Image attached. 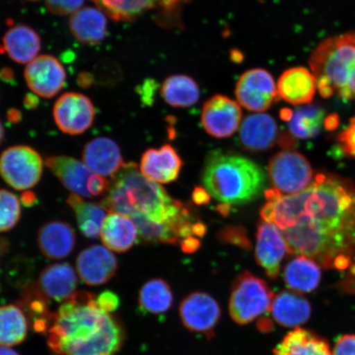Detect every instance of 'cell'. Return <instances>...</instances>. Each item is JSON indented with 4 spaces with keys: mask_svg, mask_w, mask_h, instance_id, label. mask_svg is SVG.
I'll list each match as a JSON object with an SVG mask.
<instances>
[{
    "mask_svg": "<svg viewBox=\"0 0 355 355\" xmlns=\"http://www.w3.org/2000/svg\"><path fill=\"white\" fill-rule=\"evenodd\" d=\"M41 38L28 26L17 25L8 31L0 46L10 59L19 64H29L41 51Z\"/></svg>",
    "mask_w": 355,
    "mask_h": 355,
    "instance_id": "25",
    "label": "cell"
},
{
    "mask_svg": "<svg viewBox=\"0 0 355 355\" xmlns=\"http://www.w3.org/2000/svg\"><path fill=\"white\" fill-rule=\"evenodd\" d=\"M317 88L313 73L303 67H294L286 70L277 83L279 98L294 105L310 103Z\"/></svg>",
    "mask_w": 355,
    "mask_h": 355,
    "instance_id": "22",
    "label": "cell"
},
{
    "mask_svg": "<svg viewBox=\"0 0 355 355\" xmlns=\"http://www.w3.org/2000/svg\"><path fill=\"white\" fill-rule=\"evenodd\" d=\"M164 101L176 108H188L200 98L198 84L193 78L184 74H175L163 82L161 89Z\"/></svg>",
    "mask_w": 355,
    "mask_h": 355,
    "instance_id": "30",
    "label": "cell"
},
{
    "mask_svg": "<svg viewBox=\"0 0 355 355\" xmlns=\"http://www.w3.org/2000/svg\"><path fill=\"white\" fill-rule=\"evenodd\" d=\"M37 286L47 299L64 303L76 293L78 273L69 263L49 265L40 273Z\"/></svg>",
    "mask_w": 355,
    "mask_h": 355,
    "instance_id": "19",
    "label": "cell"
},
{
    "mask_svg": "<svg viewBox=\"0 0 355 355\" xmlns=\"http://www.w3.org/2000/svg\"><path fill=\"white\" fill-rule=\"evenodd\" d=\"M78 79L79 83L81 84V85H83V87H88L91 85L92 77L90 76V75L87 73L80 75Z\"/></svg>",
    "mask_w": 355,
    "mask_h": 355,
    "instance_id": "47",
    "label": "cell"
},
{
    "mask_svg": "<svg viewBox=\"0 0 355 355\" xmlns=\"http://www.w3.org/2000/svg\"><path fill=\"white\" fill-rule=\"evenodd\" d=\"M24 76L31 91L43 98L55 96L66 82L65 69L54 56L40 55L26 67Z\"/></svg>",
    "mask_w": 355,
    "mask_h": 355,
    "instance_id": "14",
    "label": "cell"
},
{
    "mask_svg": "<svg viewBox=\"0 0 355 355\" xmlns=\"http://www.w3.org/2000/svg\"><path fill=\"white\" fill-rule=\"evenodd\" d=\"M76 270L84 284L89 286H99L115 276L118 261L109 248L96 244L80 252L76 260Z\"/></svg>",
    "mask_w": 355,
    "mask_h": 355,
    "instance_id": "15",
    "label": "cell"
},
{
    "mask_svg": "<svg viewBox=\"0 0 355 355\" xmlns=\"http://www.w3.org/2000/svg\"><path fill=\"white\" fill-rule=\"evenodd\" d=\"M268 173L274 189L286 195L299 193L308 189L314 179L308 159L291 150L274 155L270 159Z\"/></svg>",
    "mask_w": 355,
    "mask_h": 355,
    "instance_id": "9",
    "label": "cell"
},
{
    "mask_svg": "<svg viewBox=\"0 0 355 355\" xmlns=\"http://www.w3.org/2000/svg\"><path fill=\"white\" fill-rule=\"evenodd\" d=\"M340 97L347 101L355 100V63L352 74H350L348 80L347 85H346L345 91Z\"/></svg>",
    "mask_w": 355,
    "mask_h": 355,
    "instance_id": "44",
    "label": "cell"
},
{
    "mask_svg": "<svg viewBox=\"0 0 355 355\" xmlns=\"http://www.w3.org/2000/svg\"><path fill=\"white\" fill-rule=\"evenodd\" d=\"M242 110L236 101L223 95H216L205 102L201 121L204 130L216 139H227L238 130Z\"/></svg>",
    "mask_w": 355,
    "mask_h": 355,
    "instance_id": "13",
    "label": "cell"
},
{
    "mask_svg": "<svg viewBox=\"0 0 355 355\" xmlns=\"http://www.w3.org/2000/svg\"><path fill=\"white\" fill-rule=\"evenodd\" d=\"M193 200L197 205H206L211 201V195L206 189L195 188L192 194Z\"/></svg>",
    "mask_w": 355,
    "mask_h": 355,
    "instance_id": "43",
    "label": "cell"
},
{
    "mask_svg": "<svg viewBox=\"0 0 355 355\" xmlns=\"http://www.w3.org/2000/svg\"><path fill=\"white\" fill-rule=\"evenodd\" d=\"M67 203L72 208L80 232L88 239H96L101 235L106 211L101 204L86 202L76 194H70Z\"/></svg>",
    "mask_w": 355,
    "mask_h": 355,
    "instance_id": "29",
    "label": "cell"
},
{
    "mask_svg": "<svg viewBox=\"0 0 355 355\" xmlns=\"http://www.w3.org/2000/svg\"><path fill=\"white\" fill-rule=\"evenodd\" d=\"M202 183L211 196L225 205H243L265 188L263 168L242 155L215 150L206 159Z\"/></svg>",
    "mask_w": 355,
    "mask_h": 355,
    "instance_id": "4",
    "label": "cell"
},
{
    "mask_svg": "<svg viewBox=\"0 0 355 355\" xmlns=\"http://www.w3.org/2000/svg\"><path fill=\"white\" fill-rule=\"evenodd\" d=\"M259 329L263 332H268L272 329V323L268 318H261L259 322Z\"/></svg>",
    "mask_w": 355,
    "mask_h": 355,
    "instance_id": "46",
    "label": "cell"
},
{
    "mask_svg": "<svg viewBox=\"0 0 355 355\" xmlns=\"http://www.w3.org/2000/svg\"><path fill=\"white\" fill-rule=\"evenodd\" d=\"M0 355H20L15 349L0 345Z\"/></svg>",
    "mask_w": 355,
    "mask_h": 355,
    "instance_id": "48",
    "label": "cell"
},
{
    "mask_svg": "<svg viewBox=\"0 0 355 355\" xmlns=\"http://www.w3.org/2000/svg\"><path fill=\"white\" fill-rule=\"evenodd\" d=\"M273 355H332L329 345L312 331L297 327L284 337Z\"/></svg>",
    "mask_w": 355,
    "mask_h": 355,
    "instance_id": "28",
    "label": "cell"
},
{
    "mask_svg": "<svg viewBox=\"0 0 355 355\" xmlns=\"http://www.w3.org/2000/svg\"><path fill=\"white\" fill-rule=\"evenodd\" d=\"M260 215L282 230L292 255L326 269L345 270L355 255V189L341 178L318 174L308 189L286 195L265 192Z\"/></svg>",
    "mask_w": 355,
    "mask_h": 355,
    "instance_id": "1",
    "label": "cell"
},
{
    "mask_svg": "<svg viewBox=\"0 0 355 355\" xmlns=\"http://www.w3.org/2000/svg\"><path fill=\"white\" fill-rule=\"evenodd\" d=\"M21 198L24 200V203L26 204H33V200L35 199L33 193H24Z\"/></svg>",
    "mask_w": 355,
    "mask_h": 355,
    "instance_id": "49",
    "label": "cell"
},
{
    "mask_svg": "<svg viewBox=\"0 0 355 355\" xmlns=\"http://www.w3.org/2000/svg\"><path fill=\"white\" fill-rule=\"evenodd\" d=\"M174 304V294L168 283L162 278L150 279L141 287L139 304L144 313L165 314Z\"/></svg>",
    "mask_w": 355,
    "mask_h": 355,
    "instance_id": "31",
    "label": "cell"
},
{
    "mask_svg": "<svg viewBox=\"0 0 355 355\" xmlns=\"http://www.w3.org/2000/svg\"><path fill=\"white\" fill-rule=\"evenodd\" d=\"M270 311L279 325L291 328L307 322L312 308L309 302L298 293L283 291L274 297Z\"/></svg>",
    "mask_w": 355,
    "mask_h": 355,
    "instance_id": "24",
    "label": "cell"
},
{
    "mask_svg": "<svg viewBox=\"0 0 355 355\" xmlns=\"http://www.w3.org/2000/svg\"><path fill=\"white\" fill-rule=\"evenodd\" d=\"M46 165L67 189L79 197L96 198L108 192L109 181L76 158L51 155L46 158Z\"/></svg>",
    "mask_w": 355,
    "mask_h": 355,
    "instance_id": "7",
    "label": "cell"
},
{
    "mask_svg": "<svg viewBox=\"0 0 355 355\" xmlns=\"http://www.w3.org/2000/svg\"><path fill=\"white\" fill-rule=\"evenodd\" d=\"M53 115L61 132L69 135H80L94 123L96 110L87 96L68 92L57 100Z\"/></svg>",
    "mask_w": 355,
    "mask_h": 355,
    "instance_id": "11",
    "label": "cell"
},
{
    "mask_svg": "<svg viewBox=\"0 0 355 355\" xmlns=\"http://www.w3.org/2000/svg\"><path fill=\"white\" fill-rule=\"evenodd\" d=\"M43 159L28 146L17 145L4 150L0 155V175L12 189H33L41 180Z\"/></svg>",
    "mask_w": 355,
    "mask_h": 355,
    "instance_id": "8",
    "label": "cell"
},
{
    "mask_svg": "<svg viewBox=\"0 0 355 355\" xmlns=\"http://www.w3.org/2000/svg\"><path fill=\"white\" fill-rule=\"evenodd\" d=\"M320 266L313 259L298 256L284 268L283 279L286 286L298 293H311L320 285Z\"/></svg>",
    "mask_w": 355,
    "mask_h": 355,
    "instance_id": "27",
    "label": "cell"
},
{
    "mask_svg": "<svg viewBox=\"0 0 355 355\" xmlns=\"http://www.w3.org/2000/svg\"><path fill=\"white\" fill-rule=\"evenodd\" d=\"M28 332V318L19 306H0V345L12 347L19 345L26 338Z\"/></svg>",
    "mask_w": 355,
    "mask_h": 355,
    "instance_id": "32",
    "label": "cell"
},
{
    "mask_svg": "<svg viewBox=\"0 0 355 355\" xmlns=\"http://www.w3.org/2000/svg\"><path fill=\"white\" fill-rule=\"evenodd\" d=\"M277 123L268 114L248 115L239 130V141L245 150L252 153L266 152L276 144Z\"/></svg>",
    "mask_w": 355,
    "mask_h": 355,
    "instance_id": "20",
    "label": "cell"
},
{
    "mask_svg": "<svg viewBox=\"0 0 355 355\" xmlns=\"http://www.w3.org/2000/svg\"><path fill=\"white\" fill-rule=\"evenodd\" d=\"M100 236L102 243L110 250L125 252L137 242L139 230L131 217L110 212L105 217Z\"/></svg>",
    "mask_w": 355,
    "mask_h": 355,
    "instance_id": "23",
    "label": "cell"
},
{
    "mask_svg": "<svg viewBox=\"0 0 355 355\" xmlns=\"http://www.w3.org/2000/svg\"><path fill=\"white\" fill-rule=\"evenodd\" d=\"M106 211L132 217L143 215L163 223L174 218L185 206L165 189L148 179L135 163H125L112 177L108 192L101 202Z\"/></svg>",
    "mask_w": 355,
    "mask_h": 355,
    "instance_id": "3",
    "label": "cell"
},
{
    "mask_svg": "<svg viewBox=\"0 0 355 355\" xmlns=\"http://www.w3.org/2000/svg\"><path fill=\"white\" fill-rule=\"evenodd\" d=\"M111 19L132 21L155 7L159 0H92Z\"/></svg>",
    "mask_w": 355,
    "mask_h": 355,
    "instance_id": "34",
    "label": "cell"
},
{
    "mask_svg": "<svg viewBox=\"0 0 355 355\" xmlns=\"http://www.w3.org/2000/svg\"><path fill=\"white\" fill-rule=\"evenodd\" d=\"M83 162L96 174L111 178L124 165L121 148L105 137L88 141L83 150Z\"/></svg>",
    "mask_w": 355,
    "mask_h": 355,
    "instance_id": "18",
    "label": "cell"
},
{
    "mask_svg": "<svg viewBox=\"0 0 355 355\" xmlns=\"http://www.w3.org/2000/svg\"><path fill=\"white\" fill-rule=\"evenodd\" d=\"M180 316L189 331L211 338L220 322L221 309L211 295L196 291L191 293L181 301Z\"/></svg>",
    "mask_w": 355,
    "mask_h": 355,
    "instance_id": "12",
    "label": "cell"
},
{
    "mask_svg": "<svg viewBox=\"0 0 355 355\" xmlns=\"http://www.w3.org/2000/svg\"><path fill=\"white\" fill-rule=\"evenodd\" d=\"M273 292L264 279L248 272L234 279L229 302L230 317L239 325H247L268 312Z\"/></svg>",
    "mask_w": 355,
    "mask_h": 355,
    "instance_id": "6",
    "label": "cell"
},
{
    "mask_svg": "<svg viewBox=\"0 0 355 355\" xmlns=\"http://www.w3.org/2000/svg\"><path fill=\"white\" fill-rule=\"evenodd\" d=\"M30 1H35V0H30Z\"/></svg>",
    "mask_w": 355,
    "mask_h": 355,
    "instance_id": "51",
    "label": "cell"
},
{
    "mask_svg": "<svg viewBox=\"0 0 355 355\" xmlns=\"http://www.w3.org/2000/svg\"><path fill=\"white\" fill-rule=\"evenodd\" d=\"M48 332V346L56 355H115L125 340L121 322L85 291L64 302Z\"/></svg>",
    "mask_w": 355,
    "mask_h": 355,
    "instance_id": "2",
    "label": "cell"
},
{
    "mask_svg": "<svg viewBox=\"0 0 355 355\" xmlns=\"http://www.w3.org/2000/svg\"><path fill=\"white\" fill-rule=\"evenodd\" d=\"M286 252L282 230L270 222L261 220L257 225L255 257L266 276L272 279L279 276Z\"/></svg>",
    "mask_w": 355,
    "mask_h": 355,
    "instance_id": "16",
    "label": "cell"
},
{
    "mask_svg": "<svg viewBox=\"0 0 355 355\" xmlns=\"http://www.w3.org/2000/svg\"><path fill=\"white\" fill-rule=\"evenodd\" d=\"M189 0H159L157 7L162 11V19L166 24L177 17L178 11Z\"/></svg>",
    "mask_w": 355,
    "mask_h": 355,
    "instance_id": "39",
    "label": "cell"
},
{
    "mask_svg": "<svg viewBox=\"0 0 355 355\" xmlns=\"http://www.w3.org/2000/svg\"><path fill=\"white\" fill-rule=\"evenodd\" d=\"M238 103L252 112H263L278 101L272 75L264 69H252L239 77L235 87Z\"/></svg>",
    "mask_w": 355,
    "mask_h": 355,
    "instance_id": "10",
    "label": "cell"
},
{
    "mask_svg": "<svg viewBox=\"0 0 355 355\" xmlns=\"http://www.w3.org/2000/svg\"><path fill=\"white\" fill-rule=\"evenodd\" d=\"M200 246H201V242L197 237L186 238L180 242L181 250L186 254H193L199 250Z\"/></svg>",
    "mask_w": 355,
    "mask_h": 355,
    "instance_id": "42",
    "label": "cell"
},
{
    "mask_svg": "<svg viewBox=\"0 0 355 355\" xmlns=\"http://www.w3.org/2000/svg\"><path fill=\"white\" fill-rule=\"evenodd\" d=\"M339 118L336 114H331L329 117L326 119L324 125L326 126L327 130H333L338 125Z\"/></svg>",
    "mask_w": 355,
    "mask_h": 355,
    "instance_id": "45",
    "label": "cell"
},
{
    "mask_svg": "<svg viewBox=\"0 0 355 355\" xmlns=\"http://www.w3.org/2000/svg\"><path fill=\"white\" fill-rule=\"evenodd\" d=\"M21 204L15 193L0 189V233L10 232L19 221Z\"/></svg>",
    "mask_w": 355,
    "mask_h": 355,
    "instance_id": "35",
    "label": "cell"
},
{
    "mask_svg": "<svg viewBox=\"0 0 355 355\" xmlns=\"http://www.w3.org/2000/svg\"><path fill=\"white\" fill-rule=\"evenodd\" d=\"M325 112L318 105H307L292 111L288 130L296 139H308L316 137L325 123Z\"/></svg>",
    "mask_w": 355,
    "mask_h": 355,
    "instance_id": "33",
    "label": "cell"
},
{
    "mask_svg": "<svg viewBox=\"0 0 355 355\" xmlns=\"http://www.w3.org/2000/svg\"><path fill=\"white\" fill-rule=\"evenodd\" d=\"M107 19L98 8H81L70 17L69 28L79 42L96 44L105 38Z\"/></svg>",
    "mask_w": 355,
    "mask_h": 355,
    "instance_id": "26",
    "label": "cell"
},
{
    "mask_svg": "<svg viewBox=\"0 0 355 355\" xmlns=\"http://www.w3.org/2000/svg\"><path fill=\"white\" fill-rule=\"evenodd\" d=\"M332 355H355V335H344L336 340Z\"/></svg>",
    "mask_w": 355,
    "mask_h": 355,
    "instance_id": "40",
    "label": "cell"
},
{
    "mask_svg": "<svg viewBox=\"0 0 355 355\" xmlns=\"http://www.w3.org/2000/svg\"><path fill=\"white\" fill-rule=\"evenodd\" d=\"M182 166L183 161L171 145L146 150L140 162L141 174L155 183L163 184L176 180Z\"/></svg>",
    "mask_w": 355,
    "mask_h": 355,
    "instance_id": "17",
    "label": "cell"
},
{
    "mask_svg": "<svg viewBox=\"0 0 355 355\" xmlns=\"http://www.w3.org/2000/svg\"><path fill=\"white\" fill-rule=\"evenodd\" d=\"M85 0H46V7L54 15H73L81 8Z\"/></svg>",
    "mask_w": 355,
    "mask_h": 355,
    "instance_id": "37",
    "label": "cell"
},
{
    "mask_svg": "<svg viewBox=\"0 0 355 355\" xmlns=\"http://www.w3.org/2000/svg\"><path fill=\"white\" fill-rule=\"evenodd\" d=\"M354 59L355 33L331 37L319 44L309 64L322 96L343 95Z\"/></svg>",
    "mask_w": 355,
    "mask_h": 355,
    "instance_id": "5",
    "label": "cell"
},
{
    "mask_svg": "<svg viewBox=\"0 0 355 355\" xmlns=\"http://www.w3.org/2000/svg\"><path fill=\"white\" fill-rule=\"evenodd\" d=\"M217 238L222 243L232 244L243 250H250L252 248L247 230L241 225L225 226L217 234Z\"/></svg>",
    "mask_w": 355,
    "mask_h": 355,
    "instance_id": "36",
    "label": "cell"
},
{
    "mask_svg": "<svg viewBox=\"0 0 355 355\" xmlns=\"http://www.w3.org/2000/svg\"><path fill=\"white\" fill-rule=\"evenodd\" d=\"M37 243L44 257L60 260L73 251L76 245V234L72 226L64 221H49L40 228Z\"/></svg>",
    "mask_w": 355,
    "mask_h": 355,
    "instance_id": "21",
    "label": "cell"
},
{
    "mask_svg": "<svg viewBox=\"0 0 355 355\" xmlns=\"http://www.w3.org/2000/svg\"><path fill=\"white\" fill-rule=\"evenodd\" d=\"M339 143L345 154L355 158V118L350 121L349 127L340 135Z\"/></svg>",
    "mask_w": 355,
    "mask_h": 355,
    "instance_id": "38",
    "label": "cell"
},
{
    "mask_svg": "<svg viewBox=\"0 0 355 355\" xmlns=\"http://www.w3.org/2000/svg\"><path fill=\"white\" fill-rule=\"evenodd\" d=\"M4 139V128L1 121H0V145L2 144Z\"/></svg>",
    "mask_w": 355,
    "mask_h": 355,
    "instance_id": "50",
    "label": "cell"
},
{
    "mask_svg": "<svg viewBox=\"0 0 355 355\" xmlns=\"http://www.w3.org/2000/svg\"><path fill=\"white\" fill-rule=\"evenodd\" d=\"M97 304L101 309L107 312L113 313L114 310L119 308V299L117 295L110 291H105L96 297Z\"/></svg>",
    "mask_w": 355,
    "mask_h": 355,
    "instance_id": "41",
    "label": "cell"
}]
</instances>
